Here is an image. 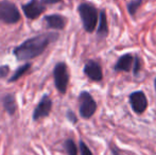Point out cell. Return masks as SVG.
Wrapping results in <instances>:
<instances>
[{
	"instance_id": "cell-1",
	"label": "cell",
	"mask_w": 156,
	"mask_h": 155,
	"mask_svg": "<svg viewBox=\"0 0 156 155\" xmlns=\"http://www.w3.org/2000/svg\"><path fill=\"white\" fill-rule=\"evenodd\" d=\"M60 34L56 32H46L26 39L23 44L13 49V55L17 61H29L43 54L50 44L56 41Z\"/></svg>"
},
{
	"instance_id": "cell-2",
	"label": "cell",
	"mask_w": 156,
	"mask_h": 155,
	"mask_svg": "<svg viewBox=\"0 0 156 155\" xmlns=\"http://www.w3.org/2000/svg\"><path fill=\"white\" fill-rule=\"evenodd\" d=\"M78 12L80 14L81 20L83 23V28L88 33H93L98 25V10L93 4L87 3H81L78 6Z\"/></svg>"
},
{
	"instance_id": "cell-3",
	"label": "cell",
	"mask_w": 156,
	"mask_h": 155,
	"mask_svg": "<svg viewBox=\"0 0 156 155\" xmlns=\"http://www.w3.org/2000/svg\"><path fill=\"white\" fill-rule=\"evenodd\" d=\"M21 15L16 3L10 0H0V21L6 25L19 23Z\"/></svg>"
},
{
	"instance_id": "cell-4",
	"label": "cell",
	"mask_w": 156,
	"mask_h": 155,
	"mask_svg": "<svg viewBox=\"0 0 156 155\" xmlns=\"http://www.w3.org/2000/svg\"><path fill=\"white\" fill-rule=\"evenodd\" d=\"M53 80L54 85L58 91L62 95H65L69 84V72L68 66L65 62H58L53 68Z\"/></svg>"
},
{
	"instance_id": "cell-5",
	"label": "cell",
	"mask_w": 156,
	"mask_h": 155,
	"mask_svg": "<svg viewBox=\"0 0 156 155\" xmlns=\"http://www.w3.org/2000/svg\"><path fill=\"white\" fill-rule=\"evenodd\" d=\"M79 101V112L80 116L83 119H89L94 115L97 111V102L94 101L93 96L86 90H83L80 93L78 98Z\"/></svg>"
},
{
	"instance_id": "cell-6",
	"label": "cell",
	"mask_w": 156,
	"mask_h": 155,
	"mask_svg": "<svg viewBox=\"0 0 156 155\" xmlns=\"http://www.w3.org/2000/svg\"><path fill=\"white\" fill-rule=\"evenodd\" d=\"M52 105H53V102H52L51 98L49 97V95L45 93L43 95V97L41 98L38 104L36 105V107L34 108L32 114V120L33 121H38V120L46 118L50 115L52 110Z\"/></svg>"
},
{
	"instance_id": "cell-7",
	"label": "cell",
	"mask_w": 156,
	"mask_h": 155,
	"mask_svg": "<svg viewBox=\"0 0 156 155\" xmlns=\"http://www.w3.org/2000/svg\"><path fill=\"white\" fill-rule=\"evenodd\" d=\"M23 12L28 19H37L46 11V5L39 0H30L28 3L21 5Z\"/></svg>"
},
{
	"instance_id": "cell-8",
	"label": "cell",
	"mask_w": 156,
	"mask_h": 155,
	"mask_svg": "<svg viewBox=\"0 0 156 155\" xmlns=\"http://www.w3.org/2000/svg\"><path fill=\"white\" fill-rule=\"evenodd\" d=\"M129 99L132 108H133V111L136 114H142L148 108V99H147L144 91H134V93H132L129 95Z\"/></svg>"
},
{
	"instance_id": "cell-9",
	"label": "cell",
	"mask_w": 156,
	"mask_h": 155,
	"mask_svg": "<svg viewBox=\"0 0 156 155\" xmlns=\"http://www.w3.org/2000/svg\"><path fill=\"white\" fill-rule=\"evenodd\" d=\"M85 76L91 81L94 82H100L103 79V71L101 68L100 64L94 60H89L85 63L84 68H83Z\"/></svg>"
},
{
	"instance_id": "cell-10",
	"label": "cell",
	"mask_w": 156,
	"mask_h": 155,
	"mask_svg": "<svg viewBox=\"0 0 156 155\" xmlns=\"http://www.w3.org/2000/svg\"><path fill=\"white\" fill-rule=\"evenodd\" d=\"M44 21L47 23V27L49 29L63 30L66 27L67 19L61 14H49L44 16Z\"/></svg>"
},
{
	"instance_id": "cell-11",
	"label": "cell",
	"mask_w": 156,
	"mask_h": 155,
	"mask_svg": "<svg viewBox=\"0 0 156 155\" xmlns=\"http://www.w3.org/2000/svg\"><path fill=\"white\" fill-rule=\"evenodd\" d=\"M1 102H2V106H3L4 111H5L10 116H14L15 113L17 112V108H18L16 97H15L13 93H5V95L2 97Z\"/></svg>"
},
{
	"instance_id": "cell-12",
	"label": "cell",
	"mask_w": 156,
	"mask_h": 155,
	"mask_svg": "<svg viewBox=\"0 0 156 155\" xmlns=\"http://www.w3.org/2000/svg\"><path fill=\"white\" fill-rule=\"evenodd\" d=\"M134 60H135V58H133V55H132V54H129V53L124 54V55L120 56V58H118L114 69H115V71H124V72H129V71L132 69V67H133Z\"/></svg>"
},
{
	"instance_id": "cell-13",
	"label": "cell",
	"mask_w": 156,
	"mask_h": 155,
	"mask_svg": "<svg viewBox=\"0 0 156 155\" xmlns=\"http://www.w3.org/2000/svg\"><path fill=\"white\" fill-rule=\"evenodd\" d=\"M108 33V26H107V19H106V13L104 10L100 11L99 14V25L97 28V35L101 38L106 37Z\"/></svg>"
},
{
	"instance_id": "cell-14",
	"label": "cell",
	"mask_w": 156,
	"mask_h": 155,
	"mask_svg": "<svg viewBox=\"0 0 156 155\" xmlns=\"http://www.w3.org/2000/svg\"><path fill=\"white\" fill-rule=\"evenodd\" d=\"M31 67H32V64L29 62L26 63V64H23V65H21V66H19L18 68L14 71L13 76H11V77L8 79V82L9 83H14V82H16V81H18L19 79L23 78V76H25L26 73L31 69Z\"/></svg>"
},
{
	"instance_id": "cell-15",
	"label": "cell",
	"mask_w": 156,
	"mask_h": 155,
	"mask_svg": "<svg viewBox=\"0 0 156 155\" xmlns=\"http://www.w3.org/2000/svg\"><path fill=\"white\" fill-rule=\"evenodd\" d=\"M64 148L67 155H78V147L73 139L68 138L64 141Z\"/></svg>"
},
{
	"instance_id": "cell-16",
	"label": "cell",
	"mask_w": 156,
	"mask_h": 155,
	"mask_svg": "<svg viewBox=\"0 0 156 155\" xmlns=\"http://www.w3.org/2000/svg\"><path fill=\"white\" fill-rule=\"evenodd\" d=\"M141 4H142V0H133V1H131L127 4V11H129V13L132 16H134Z\"/></svg>"
},
{
	"instance_id": "cell-17",
	"label": "cell",
	"mask_w": 156,
	"mask_h": 155,
	"mask_svg": "<svg viewBox=\"0 0 156 155\" xmlns=\"http://www.w3.org/2000/svg\"><path fill=\"white\" fill-rule=\"evenodd\" d=\"M79 147H80L81 155H94L93 152L90 151V149L88 148V146H87L83 140L80 141V143H79Z\"/></svg>"
},
{
	"instance_id": "cell-18",
	"label": "cell",
	"mask_w": 156,
	"mask_h": 155,
	"mask_svg": "<svg viewBox=\"0 0 156 155\" xmlns=\"http://www.w3.org/2000/svg\"><path fill=\"white\" fill-rule=\"evenodd\" d=\"M11 68L9 65H0V79H4L9 76Z\"/></svg>"
},
{
	"instance_id": "cell-19",
	"label": "cell",
	"mask_w": 156,
	"mask_h": 155,
	"mask_svg": "<svg viewBox=\"0 0 156 155\" xmlns=\"http://www.w3.org/2000/svg\"><path fill=\"white\" fill-rule=\"evenodd\" d=\"M66 118L71 122L72 124H76L78 122V118H76V115L74 114V112H72L71 110H68L67 113H66Z\"/></svg>"
},
{
	"instance_id": "cell-20",
	"label": "cell",
	"mask_w": 156,
	"mask_h": 155,
	"mask_svg": "<svg viewBox=\"0 0 156 155\" xmlns=\"http://www.w3.org/2000/svg\"><path fill=\"white\" fill-rule=\"evenodd\" d=\"M140 71V58H135L134 60V75L137 76Z\"/></svg>"
},
{
	"instance_id": "cell-21",
	"label": "cell",
	"mask_w": 156,
	"mask_h": 155,
	"mask_svg": "<svg viewBox=\"0 0 156 155\" xmlns=\"http://www.w3.org/2000/svg\"><path fill=\"white\" fill-rule=\"evenodd\" d=\"M45 5H51V4H55L58 2H61L63 0H41Z\"/></svg>"
},
{
	"instance_id": "cell-22",
	"label": "cell",
	"mask_w": 156,
	"mask_h": 155,
	"mask_svg": "<svg viewBox=\"0 0 156 155\" xmlns=\"http://www.w3.org/2000/svg\"><path fill=\"white\" fill-rule=\"evenodd\" d=\"M154 87H155V90H156V78H155V81H154Z\"/></svg>"
}]
</instances>
